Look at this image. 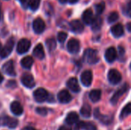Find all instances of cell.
<instances>
[{
	"label": "cell",
	"instance_id": "14",
	"mask_svg": "<svg viewBox=\"0 0 131 130\" xmlns=\"http://www.w3.org/2000/svg\"><path fill=\"white\" fill-rule=\"evenodd\" d=\"M104 57H105V60L107 62H109V63L114 62L117 57V50L114 47H111V48H107L105 51Z\"/></svg>",
	"mask_w": 131,
	"mask_h": 130
},
{
	"label": "cell",
	"instance_id": "17",
	"mask_svg": "<svg viewBox=\"0 0 131 130\" xmlns=\"http://www.w3.org/2000/svg\"><path fill=\"white\" fill-rule=\"evenodd\" d=\"M67 87L74 93H79L81 91V87L78 84V80L75 77H71L68 80Z\"/></svg>",
	"mask_w": 131,
	"mask_h": 130
},
{
	"label": "cell",
	"instance_id": "6",
	"mask_svg": "<svg viewBox=\"0 0 131 130\" xmlns=\"http://www.w3.org/2000/svg\"><path fill=\"white\" fill-rule=\"evenodd\" d=\"M33 96L35 101L38 103H43L48 98V93L43 88H38L34 92Z\"/></svg>",
	"mask_w": 131,
	"mask_h": 130
},
{
	"label": "cell",
	"instance_id": "13",
	"mask_svg": "<svg viewBox=\"0 0 131 130\" xmlns=\"http://www.w3.org/2000/svg\"><path fill=\"white\" fill-rule=\"evenodd\" d=\"M72 97L70 93L66 90H61L58 94V100L61 103H68L71 101Z\"/></svg>",
	"mask_w": 131,
	"mask_h": 130
},
{
	"label": "cell",
	"instance_id": "16",
	"mask_svg": "<svg viewBox=\"0 0 131 130\" xmlns=\"http://www.w3.org/2000/svg\"><path fill=\"white\" fill-rule=\"evenodd\" d=\"M2 70L5 73V74L8 76H15V65L12 61H8L5 63L2 66Z\"/></svg>",
	"mask_w": 131,
	"mask_h": 130
},
{
	"label": "cell",
	"instance_id": "2",
	"mask_svg": "<svg viewBox=\"0 0 131 130\" xmlns=\"http://www.w3.org/2000/svg\"><path fill=\"white\" fill-rule=\"evenodd\" d=\"M18 120L8 116H2L0 117V126H7L10 129H15L18 126Z\"/></svg>",
	"mask_w": 131,
	"mask_h": 130
},
{
	"label": "cell",
	"instance_id": "12",
	"mask_svg": "<svg viewBox=\"0 0 131 130\" xmlns=\"http://www.w3.org/2000/svg\"><path fill=\"white\" fill-rule=\"evenodd\" d=\"M68 51L71 54H77L80 50V42L75 38H71L67 44Z\"/></svg>",
	"mask_w": 131,
	"mask_h": 130
},
{
	"label": "cell",
	"instance_id": "4",
	"mask_svg": "<svg viewBox=\"0 0 131 130\" xmlns=\"http://www.w3.org/2000/svg\"><path fill=\"white\" fill-rule=\"evenodd\" d=\"M129 89V85L127 84H124V85H122L116 92L114 94V96L111 97V103L113 104V105H116L119 100V99Z\"/></svg>",
	"mask_w": 131,
	"mask_h": 130
},
{
	"label": "cell",
	"instance_id": "40",
	"mask_svg": "<svg viewBox=\"0 0 131 130\" xmlns=\"http://www.w3.org/2000/svg\"><path fill=\"white\" fill-rule=\"evenodd\" d=\"M22 130H37L35 129V128H33V127H30V126H26V127H25V128H23Z\"/></svg>",
	"mask_w": 131,
	"mask_h": 130
},
{
	"label": "cell",
	"instance_id": "33",
	"mask_svg": "<svg viewBox=\"0 0 131 130\" xmlns=\"http://www.w3.org/2000/svg\"><path fill=\"white\" fill-rule=\"evenodd\" d=\"M123 14L128 18H131V0L123 8Z\"/></svg>",
	"mask_w": 131,
	"mask_h": 130
},
{
	"label": "cell",
	"instance_id": "8",
	"mask_svg": "<svg viewBox=\"0 0 131 130\" xmlns=\"http://www.w3.org/2000/svg\"><path fill=\"white\" fill-rule=\"evenodd\" d=\"M92 80H93V74H92V72L89 70H84L81 75V84L88 87L89 86H91V83H92Z\"/></svg>",
	"mask_w": 131,
	"mask_h": 130
},
{
	"label": "cell",
	"instance_id": "23",
	"mask_svg": "<svg viewBox=\"0 0 131 130\" xmlns=\"http://www.w3.org/2000/svg\"><path fill=\"white\" fill-rule=\"evenodd\" d=\"M89 98L94 103L98 102L101 98V91L98 89L92 90L89 93Z\"/></svg>",
	"mask_w": 131,
	"mask_h": 130
},
{
	"label": "cell",
	"instance_id": "29",
	"mask_svg": "<svg viewBox=\"0 0 131 130\" xmlns=\"http://www.w3.org/2000/svg\"><path fill=\"white\" fill-rule=\"evenodd\" d=\"M45 44H46L47 48L48 49V51H49L50 52L54 51V49L56 48V41H55L54 38H51L47 39Z\"/></svg>",
	"mask_w": 131,
	"mask_h": 130
},
{
	"label": "cell",
	"instance_id": "26",
	"mask_svg": "<svg viewBox=\"0 0 131 130\" xmlns=\"http://www.w3.org/2000/svg\"><path fill=\"white\" fill-rule=\"evenodd\" d=\"M81 115L84 118H89L91 115V107L88 104H84L81 108Z\"/></svg>",
	"mask_w": 131,
	"mask_h": 130
},
{
	"label": "cell",
	"instance_id": "31",
	"mask_svg": "<svg viewBox=\"0 0 131 130\" xmlns=\"http://www.w3.org/2000/svg\"><path fill=\"white\" fill-rule=\"evenodd\" d=\"M41 0H29L28 6L32 11H36L40 5Z\"/></svg>",
	"mask_w": 131,
	"mask_h": 130
},
{
	"label": "cell",
	"instance_id": "34",
	"mask_svg": "<svg viewBox=\"0 0 131 130\" xmlns=\"http://www.w3.org/2000/svg\"><path fill=\"white\" fill-rule=\"evenodd\" d=\"M57 38H58V41L60 43H64L65 41V40L67 39V38H68V34H67V33H65L64 31H60L58 34Z\"/></svg>",
	"mask_w": 131,
	"mask_h": 130
},
{
	"label": "cell",
	"instance_id": "38",
	"mask_svg": "<svg viewBox=\"0 0 131 130\" xmlns=\"http://www.w3.org/2000/svg\"><path fill=\"white\" fill-rule=\"evenodd\" d=\"M78 1H79V0H68V2L70 4H71V5L76 4Z\"/></svg>",
	"mask_w": 131,
	"mask_h": 130
},
{
	"label": "cell",
	"instance_id": "7",
	"mask_svg": "<svg viewBox=\"0 0 131 130\" xmlns=\"http://www.w3.org/2000/svg\"><path fill=\"white\" fill-rule=\"evenodd\" d=\"M31 47V42L26 38L21 39L17 45V52L20 54L26 53Z\"/></svg>",
	"mask_w": 131,
	"mask_h": 130
},
{
	"label": "cell",
	"instance_id": "15",
	"mask_svg": "<svg viewBox=\"0 0 131 130\" xmlns=\"http://www.w3.org/2000/svg\"><path fill=\"white\" fill-rule=\"evenodd\" d=\"M81 17H82L83 22L85 23L86 25H91L94 19V13L91 8H88V9L84 10Z\"/></svg>",
	"mask_w": 131,
	"mask_h": 130
},
{
	"label": "cell",
	"instance_id": "3",
	"mask_svg": "<svg viewBox=\"0 0 131 130\" xmlns=\"http://www.w3.org/2000/svg\"><path fill=\"white\" fill-rule=\"evenodd\" d=\"M14 44H15L14 38H10L8 40V41L6 42L5 45L0 49V56H1V57H2V58L7 57L11 54V52L12 51Z\"/></svg>",
	"mask_w": 131,
	"mask_h": 130
},
{
	"label": "cell",
	"instance_id": "19",
	"mask_svg": "<svg viewBox=\"0 0 131 130\" xmlns=\"http://www.w3.org/2000/svg\"><path fill=\"white\" fill-rule=\"evenodd\" d=\"M94 116L100 122H101L103 124H105V125L111 124V123L113 120V118L111 116H105V115L101 114V113L99 112V110L98 109H96L95 110V111H94Z\"/></svg>",
	"mask_w": 131,
	"mask_h": 130
},
{
	"label": "cell",
	"instance_id": "37",
	"mask_svg": "<svg viewBox=\"0 0 131 130\" xmlns=\"http://www.w3.org/2000/svg\"><path fill=\"white\" fill-rule=\"evenodd\" d=\"M58 130H71V129L70 127H68V126H61Z\"/></svg>",
	"mask_w": 131,
	"mask_h": 130
},
{
	"label": "cell",
	"instance_id": "45",
	"mask_svg": "<svg viewBox=\"0 0 131 130\" xmlns=\"http://www.w3.org/2000/svg\"><path fill=\"white\" fill-rule=\"evenodd\" d=\"M1 48H2V44H1V42H0V49H1Z\"/></svg>",
	"mask_w": 131,
	"mask_h": 130
},
{
	"label": "cell",
	"instance_id": "9",
	"mask_svg": "<svg viewBox=\"0 0 131 130\" xmlns=\"http://www.w3.org/2000/svg\"><path fill=\"white\" fill-rule=\"evenodd\" d=\"M21 84L28 88H32L35 85L34 77H32L31 74H28V73H25L21 76Z\"/></svg>",
	"mask_w": 131,
	"mask_h": 130
},
{
	"label": "cell",
	"instance_id": "39",
	"mask_svg": "<svg viewBox=\"0 0 131 130\" xmlns=\"http://www.w3.org/2000/svg\"><path fill=\"white\" fill-rule=\"evenodd\" d=\"M2 18H3V15H2V7H1V3H0V22L2 21Z\"/></svg>",
	"mask_w": 131,
	"mask_h": 130
},
{
	"label": "cell",
	"instance_id": "10",
	"mask_svg": "<svg viewBox=\"0 0 131 130\" xmlns=\"http://www.w3.org/2000/svg\"><path fill=\"white\" fill-rule=\"evenodd\" d=\"M33 30L36 34L42 33L45 29V23L41 18H37L34 20L32 24Z\"/></svg>",
	"mask_w": 131,
	"mask_h": 130
},
{
	"label": "cell",
	"instance_id": "5",
	"mask_svg": "<svg viewBox=\"0 0 131 130\" xmlns=\"http://www.w3.org/2000/svg\"><path fill=\"white\" fill-rule=\"evenodd\" d=\"M107 77H108L109 82L111 84H114V85L118 84L121 82V79H122V76H121V73L116 69L110 70L109 72H108Z\"/></svg>",
	"mask_w": 131,
	"mask_h": 130
},
{
	"label": "cell",
	"instance_id": "27",
	"mask_svg": "<svg viewBox=\"0 0 131 130\" xmlns=\"http://www.w3.org/2000/svg\"><path fill=\"white\" fill-rule=\"evenodd\" d=\"M131 114V103H127L121 110V113L120 114V118L121 120H124L126 117H127L129 115Z\"/></svg>",
	"mask_w": 131,
	"mask_h": 130
},
{
	"label": "cell",
	"instance_id": "41",
	"mask_svg": "<svg viewBox=\"0 0 131 130\" xmlns=\"http://www.w3.org/2000/svg\"><path fill=\"white\" fill-rule=\"evenodd\" d=\"M127 30L131 32V22H129L127 25Z\"/></svg>",
	"mask_w": 131,
	"mask_h": 130
},
{
	"label": "cell",
	"instance_id": "24",
	"mask_svg": "<svg viewBox=\"0 0 131 130\" xmlns=\"http://www.w3.org/2000/svg\"><path fill=\"white\" fill-rule=\"evenodd\" d=\"M102 18L100 16H97L96 18H94L91 25V28L94 31H97L99 30H101V26H102Z\"/></svg>",
	"mask_w": 131,
	"mask_h": 130
},
{
	"label": "cell",
	"instance_id": "21",
	"mask_svg": "<svg viewBox=\"0 0 131 130\" xmlns=\"http://www.w3.org/2000/svg\"><path fill=\"white\" fill-rule=\"evenodd\" d=\"M33 55L38 59H43L45 57V51L41 44H38L35 46L33 50Z\"/></svg>",
	"mask_w": 131,
	"mask_h": 130
},
{
	"label": "cell",
	"instance_id": "35",
	"mask_svg": "<svg viewBox=\"0 0 131 130\" xmlns=\"http://www.w3.org/2000/svg\"><path fill=\"white\" fill-rule=\"evenodd\" d=\"M36 112L38 114L42 116H45L48 114V110L45 107H38L36 109Z\"/></svg>",
	"mask_w": 131,
	"mask_h": 130
},
{
	"label": "cell",
	"instance_id": "43",
	"mask_svg": "<svg viewBox=\"0 0 131 130\" xmlns=\"http://www.w3.org/2000/svg\"><path fill=\"white\" fill-rule=\"evenodd\" d=\"M2 81H3V76H2V74L0 73V84H1Z\"/></svg>",
	"mask_w": 131,
	"mask_h": 130
},
{
	"label": "cell",
	"instance_id": "46",
	"mask_svg": "<svg viewBox=\"0 0 131 130\" xmlns=\"http://www.w3.org/2000/svg\"><path fill=\"white\" fill-rule=\"evenodd\" d=\"M130 69H131V64H130Z\"/></svg>",
	"mask_w": 131,
	"mask_h": 130
},
{
	"label": "cell",
	"instance_id": "30",
	"mask_svg": "<svg viewBox=\"0 0 131 130\" xmlns=\"http://www.w3.org/2000/svg\"><path fill=\"white\" fill-rule=\"evenodd\" d=\"M119 18V15L117 11H113V12H111L107 17V21L111 24V23H114L115 21H117Z\"/></svg>",
	"mask_w": 131,
	"mask_h": 130
},
{
	"label": "cell",
	"instance_id": "18",
	"mask_svg": "<svg viewBox=\"0 0 131 130\" xmlns=\"http://www.w3.org/2000/svg\"><path fill=\"white\" fill-rule=\"evenodd\" d=\"M111 34H113L114 37H115V38H121L124 34V26L121 23L116 24V25H114V26L111 27Z\"/></svg>",
	"mask_w": 131,
	"mask_h": 130
},
{
	"label": "cell",
	"instance_id": "36",
	"mask_svg": "<svg viewBox=\"0 0 131 130\" xmlns=\"http://www.w3.org/2000/svg\"><path fill=\"white\" fill-rule=\"evenodd\" d=\"M12 85H14V86L15 87V82L14 80H10V81L8 83V84H7V86H8V87H11Z\"/></svg>",
	"mask_w": 131,
	"mask_h": 130
},
{
	"label": "cell",
	"instance_id": "42",
	"mask_svg": "<svg viewBox=\"0 0 131 130\" xmlns=\"http://www.w3.org/2000/svg\"><path fill=\"white\" fill-rule=\"evenodd\" d=\"M60 3H61V4H65L67 2H68V0H58Z\"/></svg>",
	"mask_w": 131,
	"mask_h": 130
},
{
	"label": "cell",
	"instance_id": "11",
	"mask_svg": "<svg viewBox=\"0 0 131 130\" xmlns=\"http://www.w3.org/2000/svg\"><path fill=\"white\" fill-rule=\"evenodd\" d=\"M70 26V29L71 30V31H73L75 34H81L83 31H84V25L83 23L80 21V20H73L70 22L69 24Z\"/></svg>",
	"mask_w": 131,
	"mask_h": 130
},
{
	"label": "cell",
	"instance_id": "44",
	"mask_svg": "<svg viewBox=\"0 0 131 130\" xmlns=\"http://www.w3.org/2000/svg\"><path fill=\"white\" fill-rule=\"evenodd\" d=\"M21 4H24V3H25V2L27 1V0H18Z\"/></svg>",
	"mask_w": 131,
	"mask_h": 130
},
{
	"label": "cell",
	"instance_id": "32",
	"mask_svg": "<svg viewBox=\"0 0 131 130\" xmlns=\"http://www.w3.org/2000/svg\"><path fill=\"white\" fill-rule=\"evenodd\" d=\"M104 9H105V3L104 2H99L95 5V11L98 15L102 14Z\"/></svg>",
	"mask_w": 131,
	"mask_h": 130
},
{
	"label": "cell",
	"instance_id": "1",
	"mask_svg": "<svg viewBox=\"0 0 131 130\" xmlns=\"http://www.w3.org/2000/svg\"><path fill=\"white\" fill-rule=\"evenodd\" d=\"M83 59L86 63H88L89 64H97L100 61V57H99L97 51H96L94 49H91V48H88L84 51Z\"/></svg>",
	"mask_w": 131,
	"mask_h": 130
},
{
	"label": "cell",
	"instance_id": "47",
	"mask_svg": "<svg viewBox=\"0 0 131 130\" xmlns=\"http://www.w3.org/2000/svg\"><path fill=\"white\" fill-rule=\"evenodd\" d=\"M129 130H131V129H129Z\"/></svg>",
	"mask_w": 131,
	"mask_h": 130
},
{
	"label": "cell",
	"instance_id": "20",
	"mask_svg": "<svg viewBox=\"0 0 131 130\" xmlns=\"http://www.w3.org/2000/svg\"><path fill=\"white\" fill-rule=\"evenodd\" d=\"M10 109L12 113L15 116H21L23 113V107L20 104V103L17 101H14L11 103Z\"/></svg>",
	"mask_w": 131,
	"mask_h": 130
},
{
	"label": "cell",
	"instance_id": "25",
	"mask_svg": "<svg viewBox=\"0 0 131 130\" xmlns=\"http://www.w3.org/2000/svg\"><path fill=\"white\" fill-rule=\"evenodd\" d=\"M33 58L31 57V56H27V57H25L24 58L21 59V65L24 67V68H26V69H30L33 64Z\"/></svg>",
	"mask_w": 131,
	"mask_h": 130
},
{
	"label": "cell",
	"instance_id": "28",
	"mask_svg": "<svg viewBox=\"0 0 131 130\" xmlns=\"http://www.w3.org/2000/svg\"><path fill=\"white\" fill-rule=\"evenodd\" d=\"M78 128H81L83 130H97V127L92 123H85L81 122L78 123Z\"/></svg>",
	"mask_w": 131,
	"mask_h": 130
},
{
	"label": "cell",
	"instance_id": "22",
	"mask_svg": "<svg viewBox=\"0 0 131 130\" xmlns=\"http://www.w3.org/2000/svg\"><path fill=\"white\" fill-rule=\"evenodd\" d=\"M79 120L78 115L77 113L75 112H71L69 113L65 119V123L68 125H73L74 123H76Z\"/></svg>",
	"mask_w": 131,
	"mask_h": 130
}]
</instances>
